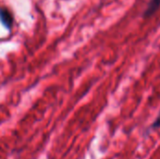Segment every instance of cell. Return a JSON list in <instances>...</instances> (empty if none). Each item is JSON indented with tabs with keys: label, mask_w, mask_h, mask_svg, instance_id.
I'll list each match as a JSON object with an SVG mask.
<instances>
[{
	"label": "cell",
	"mask_w": 160,
	"mask_h": 159,
	"mask_svg": "<svg viewBox=\"0 0 160 159\" xmlns=\"http://www.w3.org/2000/svg\"><path fill=\"white\" fill-rule=\"evenodd\" d=\"M160 7V0H150L146 8L143 11L142 17L144 19H148L153 16Z\"/></svg>",
	"instance_id": "6da1fadb"
},
{
	"label": "cell",
	"mask_w": 160,
	"mask_h": 159,
	"mask_svg": "<svg viewBox=\"0 0 160 159\" xmlns=\"http://www.w3.org/2000/svg\"><path fill=\"white\" fill-rule=\"evenodd\" d=\"M0 20L8 27H10L12 24V17H11L10 13L6 9L0 8Z\"/></svg>",
	"instance_id": "7a4b0ae2"
},
{
	"label": "cell",
	"mask_w": 160,
	"mask_h": 159,
	"mask_svg": "<svg viewBox=\"0 0 160 159\" xmlns=\"http://www.w3.org/2000/svg\"><path fill=\"white\" fill-rule=\"evenodd\" d=\"M158 129H160V110L158 113V115H157V117L154 119L153 123L150 125L148 130L149 131H157Z\"/></svg>",
	"instance_id": "3957f363"
}]
</instances>
